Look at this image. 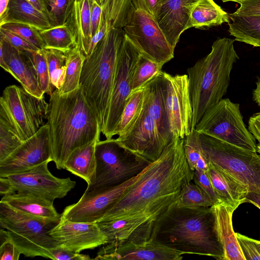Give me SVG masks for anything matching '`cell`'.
I'll return each mask as SVG.
<instances>
[{"label": "cell", "mask_w": 260, "mask_h": 260, "mask_svg": "<svg viewBox=\"0 0 260 260\" xmlns=\"http://www.w3.org/2000/svg\"><path fill=\"white\" fill-rule=\"evenodd\" d=\"M193 172L185 155L183 139L173 138L96 222L108 243L149 241L155 221L178 198L183 184L193 180Z\"/></svg>", "instance_id": "obj_1"}, {"label": "cell", "mask_w": 260, "mask_h": 260, "mask_svg": "<svg viewBox=\"0 0 260 260\" xmlns=\"http://www.w3.org/2000/svg\"><path fill=\"white\" fill-rule=\"evenodd\" d=\"M46 119L52 161L58 169H64L67 159L75 149L100 140L99 119L81 85L64 94L55 89L50 95Z\"/></svg>", "instance_id": "obj_2"}, {"label": "cell", "mask_w": 260, "mask_h": 260, "mask_svg": "<svg viewBox=\"0 0 260 260\" xmlns=\"http://www.w3.org/2000/svg\"><path fill=\"white\" fill-rule=\"evenodd\" d=\"M150 239L184 254L223 259L211 207L180 208L172 204L155 221Z\"/></svg>", "instance_id": "obj_3"}, {"label": "cell", "mask_w": 260, "mask_h": 260, "mask_svg": "<svg viewBox=\"0 0 260 260\" xmlns=\"http://www.w3.org/2000/svg\"><path fill=\"white\" fill-rule=\"evenodd\" d=\"M235 40L218 38L210 52L187 70L192 106L191 130L206 111L226 93L234 64L239 59Z\"/></svg>", "instance_id": "obj_4"}, {"label": "cell", "mask_w": 260, "mask_h": 260, "mask_svg": "<svg viewBox=\"0 0 260 260\" xmlns=\"http://www.w3.org/2000/svg\"><path fill=\"white\" fill-rule=\"evenodd\" d=\"M125 36L123 28L109 29L92 53L85 57L82 67L80 85L96 114L102 132L107 119L118 56Z\"/></svg>", "instance_id": "obj_5"}, {"label": "cell", "mask_w": 260, "mask_h": 260, "mask_svg": "<svg viewBox=\"0 0 260 260\" xmlns=\"http://www.w3.org/2000/svg\"><path fill=\"white\" fill-rule=\"evenodd\" d=\"M57 224L0 202L1 228L7 231L10 240L26 257L52 259L51 250L58 247V244L49 232Z\"/></svg>", "instance_id": "obj_6"}, {"label": "cell", "mask_w": 260, "mask_h": 260, "mask_svg": "<svg viewBox=\"0 0 260 260\" xmlns=\"http://www.w3.org/2000/svg\"><path fill=\"white\" fill-rule=\"evenodd\" d=\"M202 154L208 162L260 194V154L199 133Z\"/></svg>", "instance_id": "obj_7"}, {"label": "cell", "mask_w": 260, "mask_h": 260, "mask_svg": "<svg viewBox=\"0 0 260 260\" xmlns=\"http://www.w3.org/2000/svg\"><path fill=\"white\" fill-rule=\"evenodd\" d=\"M48 107L44 96L38 98L23 87L9 85L0 98V121L24 142L45 124Z\"/></svg>", "instance_id": "obj_8"}, {"label": "cell", "mask_w": 260, "mask_h": 260, "mask_svg": "<svg viewBox=\"0 0 260 260\" xmlns=\"http://www.w3.org/2000/svg\"><path fill=\"white\" fill-rule=\"evenodd\" d=\"M94 182L86 190L113 187L137 176L150 163L122 147L116 138L96 142Z\"/></svg>", "instance_id": "obj_9"}, {"label": "cell", "mask_w": 260, "mask_h": 260, "mask_svg": "<svg viewBox=\"0 0 260 260\" xmlns=\"http://www.w3.org/2000/svg\"><path fill=\"white\" fill-rule=\"evenodd\" d=\"M195 130L248 150L256 151L255 139L243 121L240 105L222 99L208 109Z\"/></svg>", "instance_id": "obj_10"}, {"label": "cell", "mask_w": 260, "mask_h": 260, "mask_svg": "<svg viewBox=\"0 0 260 260\" xmlns=\"http://www.w3.org/2000/svg\"><path fill=\"white\" fill-rule=\"evenodd\" d=\"M132 6L123 28L125 36L142 54L164 65L174 56V49L166 39L144 0H132Z\"/></svg>", "instance_id": "obj_11"}, {"label": "cell", "mask_w": 260, "mask_h": 260, "mask_svg": "<svg viewBox=\"0 0 260 260\" xmlns=\"http://www.w3.org/2000/svg\"><path fill=\"white\" fill-rule=\"evenodd\" d=\"M142 53L125 36L118 59L107 119L102 133L107 139L113 138L123 109L132 92L131 80L135 67Z\"/></svg>", "instance_id": "obj_12"}, {"label": "cell", "mask_w": 260, "mask_h": 260, "mask_svg": "<svg viewBox=\"0 0 260 260\" xmlns=\"http://www.w3.org/2000/svg\"><path fill=\"white\" fill-rule=\"evenodd\" d=\"M164 98L173 139L184 138L191 130L192 106L187 75L162 71Z\"/></svg>", "instance_id": "obj_13"}, {"label": "cell", "mask_w": 260, "mask_h": 260, "mask_svg": "<svg viewBox=\"0 0 260 260\" xmlns=\"http://www.w3.org/2000/svg\"><path fill=\"white\" fill-rule=\"evenodd\" d=\"M140 174L113 187L85 190L76 203L64 208L61 216L75 222L95 223L100 221L137 180Z\"/></svg>", "instance_id": "obj_14"}, {"label": "cell", "mask_w": 260, "mask_h": 260, "mask_svg": "<svg viewBox=\"0 0 260 260\" xmlns=\"http://www.w3.org/2000/svg\"><path fill=\"white\" fill-rule=\"evenodd\" d=\"M47 161L32 169L3 178L10 185L12 193L27 192L49 200L64 198L73 189L76 182L70 177L59 178L50 172Z\"/></svg>", "instance_id": "obj_15"}, {"label": "cell", "mask_w": 260, "mask_h": 260, "mask_svg": "<svg viewBox=\"0 0 260 260\" xmlns=\"http://www.w3.org/2000/svg\"><path fill=\"white\" fill-rule=\"evenodd\" d=\"M122 147L149 163L159 158L168 145L144 105L139 117L125 134L116 138Z\"/></svg>", "instance_id": "obj_16"}, {"label": "cell", "mask_w": 260, "mask_h": 260, "mask_svg": "<svg viewBox=\"0 0 260 260\" xmlns=\"http://www.w3.org/2000/svg\"><path fill=\"white\" fill-rule=\"evenodd\" d=\"M52 161L49 128L46 123L0 162V177L23 173Z\"/></svg>", "instance_id": "obj_17"}, {"label": "cell", "mask_w": 260, "mask_h": 260, "mask_svg": "<svg viewBox=\"0 0 260 260\" xmlns=\"http://www.w3.org/2000/svg\"><path fill=\"white\" fill-rule=\"evenodd\" d=\"M183 253L152 240L135 243L129 240L108 243L99 250L94 259L105 260H181Z\"/></svg>", "instance_id": "obj_18"}, {"label": "cell", "mask_w": 260, "mask_h": 260, "mask_svg": "<svg viewBox=\"0 0 260 260\" xmlns=\"http://www.w3.org/2000/svg\"><path fill=\"white\" fill-rule=\"evenodd\" d=\"M49 234L56 241L58 248L77 253L108 243L106 236L96 222H75L62 216Z\"/></svg>", "instance_id": "obj_19"}, {"label": "cell", "mask_w": 260, "mask_h": 260, "mask_svg": "<svg viewBox=\"0 0 260 260\" xmlns=\"http://www.w3.org/2000/svg\"><path fill=\"white\" fill-rule=\"evenodd\" d=\"M0 66L13 76L27 92L38 98L44 96L39 85L30 52L16 49L1 36Z\"/></svg>", "instance_id": "obj_20"}, {"label": "cell", "mask_w": 260, "mask_h": 260, "mask_svg": "<svg viewBox=\"0 0 260 260\" xmlns=\"http://www.w3.org/2000/svg\"><path fill=\"white\" fill-rule=\"evenodd\" d=\"M198 0H164L155 19L175 49L181 34L188 29L191 10Z\"/></svg>", "instance_id": "obj_21"}, {"label": "cell", "mask_w": 260, "mask_h": 260, "mask_svg": "<svg viewBox=\"0 0 260 260\" xmlns=\"http://www.w3.org/2000/svg\"><path fill=\"white\" fill-rule=\"evenodd\" d=\"M211 208L216 234L223 251V260H246L233 226V214L236 209L221 202Z\"/></svg>", "instance_id": "obj_22"}, {"label": "cell", "mask_w": 260, "mask_h": 260, "mask_svg": "<svg viewBox=\"0 0 260 260\" xmlns=\"http://www.w3.org/2000/svg\"><path fill=\"white\" fill-rule=\"evenodd\" d=\"M145 104L148 113L155 122L158 129L168 145L173 140L170 132L163 87L162 71L144 85Z\"/></svg>", "instance_id": "obj_23"}, {"label": "cell", "mask_w": 260, "mask_h": 260, "mask_svg": "<svg viewBox=\"0 0 260 260\" xmlns=\"http://www.w3.org/2000/svg\"><path fill=\"white\" fill-rule=\"evenodd\" d=\"M1 202L44 220L58 223L61 217L53 201L27 192H16L3 196Z\"/></svg>", "instance_id": "obj_24"}, {"label": "cell", "mask_w": 260, "mask_h": 260, "mask_svg": "<svg viewBox=\"0 0 260 260\" xmlns=\"http://www.w3.org/2000/svg\"><path fill=\"white\" fill-rule=\"evenodd\" d=\"M207 172L220 202L236 209L246 203L249 192L246 185L210 162Z\"/></svg>", "instance_id": "obj_25"}, {"label": "cell", "mask_w": 260, "mask_h": 260, "mask_svg": "<svg viewBox=\"0 0 260 260\" xmlns=\"http://www.w3.org/2000/svg\"><path fill=\"white\" fill-rule=\"evenodd\" d=\"M0 20V25L10 22L22 23L38 30L52 26L47 15L26 0H10L7 10Z\"/></svg>", "instance_id": "obj_26"}, {"label": "cell", "mask_w": 260, "mask_h": 260, "mask_svg": "<svg viewBox=\"0 0 260 260\" xmlns=\"http://www.w3.org/2000/svg\"><path fill=\"white\" fill-rule=\"evenodd\" d=\"M91 0H74L68 19L74 32L77 45L85 57L89 55L91 34Z\"/></svg>", "instance_id": "obj_27"}, {"label": "cell", "mask_w": 260, "mask_h": 260, "mask_svg": "<svg viewBox=\"0 0 260 260\" xmlns=\"http://www.w3.org/2000/svg\"><path fill=\"white\" fill-rule=\"evenodd\" d=\"M97 142L94 141L75 149L68 156L64 165V169L84 180L87 186L91 185L95 180V147Z\"/></svg>", "instance_id": "obj_28"}, {"label": "cell", "mask_w": 260, "mask_h": 260, "mask_svg": "<svg viewBox=\"0 0 260 260\" xmlns=\"http://www.w3.org/2000/svg\"><path fill=\"white\" fill-rule=\"evenodd\" d=\"M230 20L229 14L213 0H198L191 10L188 29H206L225 22L229 23Z\"/></svg>", "instance_id": "obj_29"}, {"label": "cell", "mask_w": 260, "mask_h": 260, "mask_svg": "<svg viewBox=\"0 0 260 260\" xmlns=\"http://www.w3.org/2000/svg\"><path fill=\"white\" fill-rule=\"evenodd\" d=\"M232 23H229V32L235 40L254 47L260 46V15L229 14Z\"/></svg>", "instance_id": "obj_30"}, {"label": "cell", "mask_w": 260, "mask_h": 260, "mask_svg": "<svg viewBox=\"0 0 260 260\" xmlns=\"http://www.w3.org/2000/svg\"><path fill=\"white\" fill-rule=\"evenodd\" d=\"M38 30L44 48L67 52L77 45L74 32L68 20L61 24Z\"/></svg>", "instance_id": "obj_31"}, {"label": "cell", "mask_w": 260, "mask_h": 260, "mask_svg": "<svg viewBox=\"0 0 260 260\" xmlns=\"http://www.w3.org/2000/svg\"><path fill=\"white\" fill-rule=\"evenodd\" d=\"M145 97L144 86L131 93L114 132V136L123 135L134 125L143 110Z\"/></svg>", "instance_id": "obj_32"}, {"label": "cell", "mask_w": 260, "mask_h": 260, "mask_svg": "<svg viewBox=\"0 0 260 260\" xmlns=\"http://www.w3.org/2000/svg\"><path fill=\"white\" fill-rule=\"evenodd\" d=\"M85 56L77 47L67 53V68L63 84L58 90L60 94L71 92L80 86V78Z\"/></svg>", "instance_id": "obj_33"}, {"label": "cell", "mask_w": 260, "mask_h": 260, "mask_svg": "<svg viewBox=\"0 0 260 260\" xmlns=\"http://www.w3.org/2000/svg\"><path fill=\"white\" fill-rule=\"evenodd\" d=\"M100 4L109 29L123 28L132 6V0H103Z\"/></svg>", "instance_id": "obj_34"}, {"label": "cell", "mask_w": 260, "mask_h": 260, "mask_svg": "<svg viewBox=\"0 0 260 260\" xmlns=\"http://www.w3.org/2000/svg\"><path fill=\"white\" fill-rule=\"evenodd\" d=\"M173 204L180 208L211 207L214 205L206 193L191 181L183 184L179 196Z\"/></svg>", "instance_id": "obj_35"}, {"label": "cell", "mask_w": 260, "mask_h": 260, "mask_svg": "<svg viewBox=\"0 0 260 260\" xmlns=\"http://www.w3.org/2000/svg\"><path fill=\"white\" fill-rule=\"evenodd\" d=\"M43 50L46 58L51 84L55 89L59 90L64 83L68 52L47 48Z\"/></svg>", "instance_id": "obj_36"}, {"label": "cell", "mask_w": 260, "mask_h": 260, "mask_svg": "<svg viewBox=\"0 0 260 260\" xmlns=\"http://www.w3.org/2000/svg\"><path fill=\"white\" fill-rule=\"evenodd\" d=\"M162 66L163 65L141 54L133 73L131 80L132 92L143 86L159 73Z\"/></svg>", "instance_id": "obj_37"}, {"label": "cell", "mask_w": 260, "mask_h": 260, "mask_svg": "<svg viewBox=\"0 0 260 260\" xmlns=\"http://www.w3.org/2000/svg\"><path fill=\"white\" fill-rule=\"evenodd\" d=\"M42 92L50 95L55 89L52 86L47 62L43 50L30 52Z\"/></svg>", "instance_id": "obj_38"}, {"label": "cell", "mask_w": 260, "mask_h": 260, "mask_svg": "<svg viewBox=\"0 0 260 260\" xmlns=\"http://www.w3.org/2000/svg\"><path fill=\"white\" fill-rule=\"evenodd\" d=\"M0 28L17 34L39 50H43L45 48L38 29L32 26L22 23L10 22L0 25Z\"/></svg>", "instance_id": "obj_39"}, {"label": "cell", "mask_w": 260, "mask_h": 260, "mask_svg": "<svg viewBox=\"0 0 260 260\" xmlns=\"http://www.w3.org/2000/svg\"><path fill=\"white\" fill-rule=\"evenodd\" d=\"M74 0H47L48 17L52 26L66 22L70 15Z\"/></svg>", "instance_id": "obj_40"}, {"label": "cell", "mask_w": 260, "mask_h": 260, "mask_svg": "<svg viewBox=\"0 0 260 260\" xmlns=\"http://www.w3.org/2000/svg\"><path fill=\"white\" fill-rule=\"evenodd\" d=\"M23 142L4 123L0 121V162L9 157Z\"/></svg>", "instance_id": "obj_41"}, {"label": "cell", "mask_w": 260, "mask_h": 260, "mask_svg": "<svg viewBox=\"0 0 260 260\" xmlns=\"http://www.w3.org/2000/svg\"><path fill=\"white\" fill-rule=\"evenodd\" d=\"M199 133L195 129L183 139L185 155L190 168L194 171L198 160L203 155L200 145Z\"/></svg>", "instance_id": "obj_42"}, {"label": "cell", "mask_w": 260, "mask_h": 260, "mask_svg": "<svg viewBox=\"0 0 260 260\" xmlns=\"http://www.w3.org/2000/svg\"><path fill=\"white\" fill-rule=\"evenodd\" d=\"M0 243L1 260L19 259L21 252L9 238L7 231L2 228L0 230Z\"/></svg>", "instance_id": "obj_43"}, {"label": "cell", "mask_w": 260, "mask_h": 260, "mask_svg": "<svg viewBox=\"0 0 260 260\" xmlns=\"http://www.w3.org/2000/svg\"><path fill=\"white\" fill-rule=\"evenodd\" d=\"M193 181L209 198L213 203L216 204L220 201L216 193L207 171L195 170Z\"/></svg>", "instance_id": "obj_44"}, {"label": "cell", "mask_w": 260, "mask_h": 260, "mask_svg": "<svg viewBox=\"0 0 260 260\" xmlns=\"http://www.w3.org/2000/svg\"><path fill=\"white\" fill-rule=\"evenodd\" d=\"M0 33L1 36L8 42L20 51L32 52L39 50L24 39L12 31L0 28Z\"/></svg>", "instance_id": "obj_45"}, {"label": "cell", "mask_w": 260, "mask_h": 260, "mask_svg": "<svg viewBox=\"0 0 260 260\" xmlns=\"http://www.w3.org/2000/svg\"><path fill=\"white\" fill-rule=\"evenodd\" d=\"M237 238L246 260H260L253 239L236 233Z\"/></svg>", "instance_id": "obj_46"}, {"label": "cell", "mask_w": 260, "mask_h": 260, "mask_svg": "<svg viewBox=\"0 0 260 260\" xmlns=\"http://www.w3.org/2000/svg\"><path fill=\"white\" fill-rule=\"evenodd\" d=\"M52 259L54 260H89L88 255L80 254L56 247L51 250Z\"/></svg>", "instance_id": "obj_47"}, {"label": "cell", "mask_w": 260, "mask_h": 260, "mask_svg": "<svg viewBox=\"0 0 260 260\" xmlns=\"http://www.w3.org/2000/svg\"><path fill=\"white\" fill-rule=\"evenodd\" d=\"M234 13L245 15H260V0H244Z\"/></svg>", "instance_id": "obj_48"}, {"label": "cell", "mask_w": 260, "mask_h": 260, "mask_svg": "<svg viewBox=\"0 0 260 260\" xmlns=\"http://www.w3.org/2000/svg\"><path fill=\"white\" fill-rule=\"evenodd\" d=\"M103 9L98 0H91V34L92 37L97 31L101 20Z\"/></svg>", "instance_id": "obj_49"}, {"label": "cell", "mask_w": 260, "mask_h": 260, "mask_svg": "<svg viewBox=\"0 0 260 260\" xmlns=\"http://www.w3.org/2000/svg\"><path fill=\"white\" fill-rule=\"evenodd\" d=\"M109 29H110L107 23L102 14L99 27L91 39L88 56L92 53L98 43L103 39Z\"/></svg>", "instance_id": "obj_50"}, {"label": "cell", "mask_w": 260, "mask_h": 260, "mask_svg": "<svg viewBox=\"0 0 260 260\" xmlns=\"http://www.w3.org/2000/svg\"><path fill=\"white\" fill-rule=\"evenodd\" d=\"M248 129L255 140L260 143V112L254 114L250 117Z\"/></svg>", "instance_id": "obj_51"}, {"label": "cell", "mask_w": 260, "mask_h": 260, "mask_svg": "<svg viewBox=\"0 0 260 260\" xmlns=\"http://www.w3.org/2000/svg\"><path fill=\"white\" fill-rule=\"evenodd\" d=\"M148 11L155 18L156 15L164 0H144Z\"/></svg>", "instance_id": "obj_52"}, {"label": "cell", "mask_w": 260, "mask_h": 260, "mask_svg": "<svg viewBox=\"0 0 260 260\" xmlns=\"http://www.w3.org/2000/svg\"><path fill=\"white\" fill-rule=\"evenodd\" d=\"M39 11L48 16L49 8L47 0H26Z\"/></svg>", "instance_id": "obj_53"}, {"label": "cell", "mask_w": 260, "mask_h": 260, "mask_svg": "<svg viewBox=\"0 0 260 260\" xmlns=\"http://www.w3.org/2000/svg\"><path fill=\"white\" fill-rule=\"evenodd\" d=\"M246 203H251L260 209V194L248 192L246 197Z\"/></svg>", "instance_id": "obj_54"}, {"label": "cell", "mask_w": 260, "mask_h": 260, "mask_svg": "<svg viewBox=\"0 0 260 260\" xmlns=\"http://www.w3.org/2000/svg\"><path fill=\"white\" fill-rule=\"evenodd\" d=\"M252 99L260 108V78H258L256 82V87L253 90Z\"/></svg>", "instance_id": "obj_55"}, {"label": "cell", "mask_w": 260, "mask_h": 260, "mask_svg": "<svg viewBox=\"0 0 260 260\" xmlns=\"http://www.w3.org/2000/svg\"><path fill=\"white\" fill-rule=\"evenodd\" d=\"M10 0H0V18L6 12Z\"/></svg>", "instance_id": "obj_56"}, {"label": "cell", "mask_w": 260, "mask_h": 260, "mask_svg": "<svg viewBox=\"0 0 260 260\" xmlns=\"http://www.w3.org/2000/svg\"><path fill=\"white\" fill-rule=\"evenodd\" d=\"M253 241L255 244L256 248L260 255V240L253 239Z\"/></svg>", "instance_id": "obj_57"}, {"label": "cell", "mask_w": 260, "mask_h": 260, "mask_svg": "<svg viewBox=\"0 0 260 260\" xmlns=\"http://www.w3.org/2000/svg\"><path fill=\"white\" fill-rule=\"evenodd\" d=\"M223 2H235L239 3L241 1H244V0H221Z\"/></svg>", "instance_id": "obj_58"}, {"label": "cell", "mask_w": 260, "mask_h": 260, "mask_svg": "<svg viewBox=\"0 0 260 260\" xmlns=\"http://www.w3.org/2000/svg\"><path fill=\"white\" fill-rule=\"evenodd\" d=\"M256 151L260 154V143H258L256 144Z\"/></svg>", "instance_id": "obj_59"}, {"label": "cell", "mask_w": 260, "mask_h": 260, "mask_svg": "<svg viewBox=\"0 0 260 260\" xmlns=\"http://www.w3.org/2000/svg\"><path fill=\"white\" fill-rule=\"evenodd\" d=\"M103 0H98L100 3H101L102 2Z\"/></svg>", "instance_id": "obj_60"}]
</instances>
